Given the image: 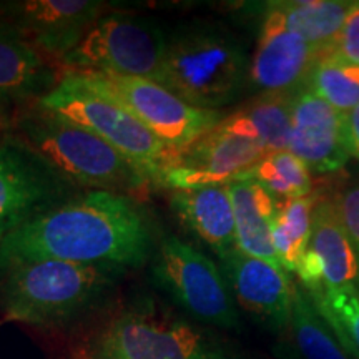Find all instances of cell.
Wrapping results in <instances>:
<instances>
[{
    "mask_svg": "<svg viewBox=\"0 0 359 359\" xmlns=\"http://www.w3.org/2000/svg\"><path fill=\"white\" fill-rule=\"evenodd\" d=\"M154 253L155 226L140 201L85 190L4 238L0 273L34 259L140 268Z\"/></svg>",
    "mask_w": 359,
    "mask_h": 359,
    "instance_id": "6da1fadb",
    "label": "cell"
},
{
    "mask_svg": "<svg viewBox=\"0 0 359 359\" xmlns=\"http://www.w3.org/2000/svg\"><path fill=\"white\" fill-rule=\"evenodd\" d=\"M250 55L228 27L193 20L167 34L156 83L196 109L222 110L248 88Z\"/></svg>",
    "mask_w": 359,
    "mask_h": 359,
    "instance_id": "7a4b0ae2",
    "label": "cell"
},
{
    "mask_svg": "<svg viewBox=\"0 0 359 359\" xmlns=\"http://www.w3.org/2000/svg\"><path fill=\"white\" fill-rule=\"evenodd\" d=\"M127 269L62 259L17 263L0 273V308L7 320L64 326L110 293Z\"/></svg>",
    "mask_w": 359,
    "mask_h": 359,
    "instance_id": "3957f363",
    "label": "cell"
},
{
    "mask_svg": "<svg viewBox=\"0 0 359 359\" xmlns=\"http://www.w3.org/2000/svg\"><path fill=\"white\" fill-rule=\"evenodd\" d=\"M12 132L83 190L110 191L135 198L155 187L137 165L114 147L37 102L20 107Z\"/></svg>",
    "mask_w": 359,
    "mask_h": 359,
    "instance_id": "277c9868",
    "label": "cell"
},
{
    "mask_svg": "<svg viewBox=\"0 0 359 359\" xmlns=\"http://www.w3.org/2000/svg\"><path fill=\"white\" fill-rule=\"evenodd\" d=\"M88 351L92 359H241L218 336L155 298L120 309Z\"/></svg>",
    "mask_w": 359,
    "mask_h": 359,
    "instance_id": "5b68a950",
    "label": "cell"
},
{
    "mask_svg": "<svg viewBox=\"0 0 359 359\" xmlns=\"http://www.w3.org/2000/svg\"><path fill=\"white\" fill-rule=\"evenodd\" d=\"M37 103L102 138L137 165L155 187H165V177L177 151L158 140L127 110L85 85L75 74L64 72L57 87Z\"/></svg>",
    "mask_w": 359,
    "mask_h": 359,
    "instance_id": "8992f818",
    "label": "cell"
},
{
    "mask_svg": "<svg viewBox=\"0 0 359 359\" xmlns=\"http://www.w3.org/2000/svg\"><path fill=\"white\" fill-rule=\"evenodd\" d=\"M151 280L156 290L191 320L240 330L236 302L222 268L173 235H163L151 257Z\"/></svg>",
    "mask_w": 359,
    "mask_h": 359,
    "instance_id": "52a82bcc",
    "label": "cell"
},
{
    "mask_svg": "<svg viewBox=\"0 0 359 359\" xmlns=\"http://www.w3.org/2000/svg\"><path fill=\"white\" fill-rule=\"evenodd\" d=\"M167 32L150 17L110 12L88 27L74 50L60 60L62 72H107L156 82Z\"/></svg>",
    "mask_w": 359,
    "mask_h": 359,
    "instance_id": "ba28073f",
    "label": "cell"
},
{
    "mask_svg": "<svg viewBox=\"0 0 359 359\" xmlns=\"http://www.w3.org/2000/svg\"><path fill=\"white\" fill-rule=\"evenodd\" d=\"M85 85L116 105L150 130L165 145L178 151L217 127L222 110L196 109L154 80L107 74V72H72Z\"/></svg>",
    "mask_w": 359,
    "mask_h": 359,
    "instance_id": "9c48e42d",
    "label": "cell"
},
{
    "mask_svg": "<svg viewBox=\"0 0 359 359\" xmlns=\"http://www.w3.org/2000/svg\"><path fill=\"white\" fill-rule=\"evenodd\" d=\"M82 191L12 130L0 137V241Z\"/></svg>",
    "mask_w": 359,
    "mask_h": 359,
    "instance_id": "30bf717a",
    "label": "cell"
},
{
    "mask_svg": "<svg viewBox=\"0 0 359 359\" xmlns=\"http://www.w3.org/2000/svg\"><path fill=\"white\" fill-rule=\"evenodd\" d=\"M107 6L102 0H22L4 4L0 19L60 65L62 58L77 47L88 27L107 12Z\"/></svg>",
    "mask_w": 359,
    "mask_h": 359,
    "instance_id": "8fae6325",
    "label": "cell"
},
{
    "mask_svg": "<svg viewBox=\"0 0 359 359\" xmlns=\"http://www.w3.org/2000/svg\"><path fill=\"white\" fill-rule=\"evenodd\" d=\"M268 151L251 138L215 127L203 137L175 154L165 177L172 190L228 185L253 168Z\"/></svg>",
    "mask_w": 359,
    "mask_h": 359,
    "instance_id": "7c38bea8",
    "label": "cell"
},
{
    "mask_svg": "<svg viewBox=\"0 0 359 359\" xmlns=\"http://www.w3.org/2000/svg\"><path fill=\"white\" fill-rule=\"evenodd\" d=\"M219 259L235 302L271 333H286L294 290L290 273L280 264L248 257L238 248Z\"/></svg>",
    "mask_w": 359,
    "mask_h": 359,
    "instance_id": "4fadbf2b",
    "label": "cell"
},
{
    "mask_svg": "<svg viewBox=\"0 0 359 359\" xmlns=\"http://www.w3.org/2000/svg\"><path fill=\"white\" fill-rule=\"evenodd\" d=\"M288 150L314 173H333L353 156L346 115L303 87L291 111Z\"/></svg>",
    "mask_w": 359,
    "mask_h": 359,
    "instance_id": "5bb4252c",
    "label": "cell"
},
{
    "mask_svg": "<svg viewBox=\"0 0 359 359\" xmlns=\"http://www.w3.org/2000/svg\"><path fill=\"white\" fill-rule=\"evenodd\" d=\"M318 58L311 45L290 30L269 6L250 60L248 88L258 93L298 92L306 87Z\"/></svg>",
    "mask_w": 359,
    "mask_h": 359,
    "instance_id": "9a60e30c",
    "label": "cell"
},
{
    "mask_svg": "<svg viewBox=\"0 0 359 359\" xmlns=\"http://www.w3.org/2000/svg\"><path fill=\"white\" fill-rule=\"evenodd\" d=\"M296 276L309 294L359 286V259L334 200H318L314 205L311 238Z\"/></svg>",
    "mask_w": 359,
    "mask_h": 359,
    "instance_id": "2e32d148",
    "label": "cell"
},
{
    "mask_svg": "<svg viewBox=\"0 0 359 359\" xmlns=\"http://www.w3.org/2000/svg\"><path fill=\"white\" fill-rule=\"evenodd\" d=\"M62 75L57 62L0 19V102L20 107L39 102L57 87Z\"/></svg>",
    "mask_w": 359,
    "mask_h": 359,
    "instance_id": "e0dca14e",
    "label": "cell"
},
{
    "mask_svg": "<svg viewBox=\"0 0 359 359\" xmlns=\"http://www.w3.org/2000/svg\"><path fill=\"white\" fill-rule=\"evenodd\" d=\"M170 206L180 222L203 240L218 258L236 250L235 213L228 185L172 190Z\"/></svg>",
    "mask_w": 359,
    "mask_h": 359,
    "instance_id": "ac0fdd59",
    "label": "cell"
},
{
    "mask_svg": "<svg viewBox=\"0 0 359 359\" xmlns=\"http://www.w3.org/2000/svg\"><path fill=\"white\" fill-rule=\"evenodd\" d=\"M228 191L235 213L236 248L248 257L280 264L271 238L280 201L253 180H235L228 183Z\"/></svg>",
    "mask_w": 359,
    "mask_h": 359,
    "instance_id": "d6986e66",
    "label": "cell"
},
{
    "mask_svg": "<svg viewBox=\"0 0 359 359\" xmlns=\"http://www.w3.org/2000/svg\"><path fill=\"white\" fill-rule=\"evenodd\" d=\"M294 97L296 92L259 93L230 115H224L217 127L223 132L251 138L268 154L288 150Z\"/></svg>",
    "mask_w": 359,
    "mask_h": 359,
    "instance_id": "ffe728a7",
    "label": "cell"
},
{
    "mask_svg": "<svg viewBox=\"0 0 359 359\" xmlns=\"http://www.w3.org/2000/svg\"><path fill=\"white\" fill-rule=\"evenodd\" d=\"M353 4L348 0H293L269 6L278 12L285 25L306 40L321 58L334 53Z\"/></svg>",
    "mask_w": 359,
    "mask_h": 359,
    "instance_id": "44dd1931",
    "label": "cell"
},
{
    "mask_svg": "<svg viewBox=\"0 0 359 359\" xmlns=\"http://www.w3.org/2000/svg\"><path fill=\"white\" fill-rule=\"evenodd\" d=\"M290 334L299 359H351L311 296L294 283Z\"/></svg>",
    "mask_w": 359,
    "mask_h": 359,
    "instance_id": "7402d4cb",
    "label": "cell"
},
{
    "mask_svg": "<svg viewBox=\"0 0 359 359\" xmlns=\"http://www.w3.org/2000/svg\"><path fill=\"white\" fill-rule=\"evenodd\" d=\"M320 198L309 195L304 198L281 201L271 223V238L278 262L288 273L299 271L311 238L313 210Z\"/></svg>",
    "mask_w": 359,
    "mask_h": 359,
    "instance_id": "603a6c76",
    "label": "cell"
},
{
    "mask_svg": "<svg viewBox=\"0 0 359 359\" xmlns=\"http://www.w3.org/2000/svg\"><path fill=\"white\" fill-rule=\"evenodd\" d=\"M236 180H253L266 188L280 203L304 198L313 193L311 172L306 163L290 150L268 154Z\"/></svg>",
    "mask_w": 359,
    "mask_h": 359,
    "instance_id": "cb8c5ba5",
    "label": "cell"
},
{
    "mask_svg": "<svg viewBox=\"0 0 359 359\" xmlns=\"http://www.w3.org/2000/svg\"><path fill=\"white\" fill-rule=\"evenodd\" d=\"M306 88L346 115L359 105V65L349 64L336 53L318 58Z\"/></svg>",
    "mask_w": 359,
    "mask_h": 359,
    "instance_id": "d4e9b609",
    "label": "cell"
},
{
    "mask_svg": "<svg viewBox=\"0 0 359 359\" xmlns=\"http://www.w3.org/2000/svg\"><path fill=\"white\" fill-rule=\"evenodd\" d=\"M309 296L351 359H359V286L326 290Z\"/></svg>",
    "mask_w": 359,
    "mask_h": 359,
    "instance_id": "484cf974",
    "label": "cell"
},
{
    "mask_svg": "<svg viewBox=\"0 0 359 359\" xmlns=\"http://www.w3.org/2000/svg\"><path fill=\"white\" fill-rule=\"evenodd\" d=\"M333 200L338 208L341 223L359 259V185L346 188Z\"/></svg>",
    "mask_w": 359,
    "mask_h": 359,
    "instance_id": "4316f807",
    "label": "cell"
},
{
    "mask_svg": "<svg viewBox=\"0 0 359 359\" xmlns=\"http://www.w3.org/2000/svg\"><path fill=\"white\" fill-rule=\"evenodd\" d=\"M334 53L349 64L359 65V2L353 4L344 20Z\"/></svg>",
    "mask_w": 359,
    "mask_h": 359,
    "instance_id": "83f0119b",
    "label": "cell"
},
{
    "mask_svg": "<svg viewBox=\"0 0 359 359\" xmlns=\"http://www.w3.org/2000/svg\"><path fill=\"white\" fill-rule=\"evenodd\" d=\"M346 125L349 133V142H351V148H358L359 150V105L353 109L349 114H346Z\"/></svg>",
    "mask_w": 359,
    "mask_h": 359,
    "instance_id": "f1b7e54d",
    "label": "cell"
},
{
    "mask_svg": "<svg viewBox=\"0 0 359 359\" xmlns=\"http://www.w3.org/2000/svg\"><path fill=\"white\" fill-rule=\"evenodd\" d=\"M15 114H12V105L0 102V130H12Z\"/></svg>",
    "mask_w": 359,
    "mask_h": 359,
    "instance_id": "f546056e",
    "label": "cell"
},
{
    "mask_svg": "<svg viewBox=\"0 0 359 359\" xmlns=\"http://www.w3.org/2000/svg\"><path fill=\"white\" fill-rule=\"evenodd\" d=\"M353 156H356V158L359 160V150H358V148H354V150H353Z\"/></svg>",
    "mask_w": 359,
    "mask_h": 359,
    "instance_id": "4dcf8cb0",
    "label": "cell"
},
{
    "mask_svg": "<svg viewBox=\"0 0 359 359\" xmlns=\"http://www.w3.org/2000/svg\"><path fill=\"white\" fill-rule=\"evenodd\" d=\"M6 132H8V130H0V137H2V135L6 133Z\"/></svg>",
    "mask_w": 359,
    "mask_h": 359,
    "instance_id": "1f68e13d",
    "label": "cell"
}]
</instances>
